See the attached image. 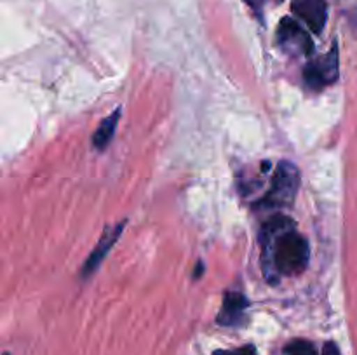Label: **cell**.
<instances>
[{
	"mask_svg": "<svg viewBox=\"0 0 357 355\" xmlns=\"http://www.w3.org/2000/svg\"><path fill=\"white\" fill-rule=\"evenodd\" d=\"M261 263L265 277L274 284V275H298L309 265V242L295 230L288 216H274L261 226Z\"/></svg>",
	"mask_w": 357,
	"mask_h": 355,
	"instance_id": "6da1fadb",
	"label": "cell"
},
{
	"mask_svg": "<svg viewBox=\"0 0 357 355\" xmlns=\"http://www.w3.org/2000/svg\"><path fill=\"white\" fill-rule=\"evenodd\" d=\"M300 188V173L298 167L295 164L282 160L279 162L278 169H275L274 176H272V183L265 197L257 205L268 209H279L288 207L295 202L296 194Z\"/></svg>",
	"mask_w": 357,
	"mask_h": 355,
	"instance_id": "7a4b0ae2",
	"label": "cell"
},
{
	"mask_svg": "<svg viewBox=\"0 0 357 355\" xmlns=\"http://www.w3.org/2000/svg\"><path fill=\"white\" fill-rule=\"evenodd\" d=\"M338 79V47L333 44V47L321 58L312 59L307 63L303 70V80L307 87L312 90H323L324 87L331 86Z\"/></svg>",
	"mask_w": 357,
	"mask_h": 355,
	"instance_id": "3957f363",
	"label": "cell"
},
{
	"mask_svg": "<svg viewBox=\"0 0 357 355\" xmlns=\"http://www.w3.org/2000/svg\"><path fill=\"white\" fill-rule=\"evenodd\" d=\"M278 42L281 45L282 51L289 52V54H312L314 42L307 30H303L296 21L291 17H284L278 28Z\"/></svg>",
	"mask_w": 357,
	"mask_h": 355,
	"instance_id": "277c9868",
	"label": "cell"
},
{
	"mask_svg": "<svg viewBox=\"0 0 357 355\" xmlns=\"http://www.w3.org/2000/svg\"><path fill=\"white\" fill-rule=\"evenodd\" d=\"M291 9L314 33L319 35L324 30L328 17L326 0H293Z\"/></svg>",
	"mask_w": 357,
	"mask_h": 355,
	"instance_id": "5b68a950",
	"label": "cell"
},
{
	"mask_svg": "<svg viewBox=\"0 0 357 355\" xmlns=\"http://www.w3.org/2000/svg\"><path fill=\"white\" fill-rule=\"evenodd\" d=\"M124 226H126V221H121V223H117V225L108 226V228L105 230V233L101 235L100 242L96 244L94 251L89 254V258H87L86 263H84L82 277H91V275H93V271L100 267L101 261H103L105 256L108 254V251H110L112 247H114V244L119 240V237H121Z\"/></svg>",
	"mask_w": 357,
	"mask_h": 355,
	"instance_id": "8992f818",
	"label": "cell"
},
{
	"mask_svg": "<svg viewBox=\"0 0 357 355\" xmlns=\"http://www.w3.org/2000/svg\"><path fill=\"white\" fill-rule=\"evenodd\" d=\"M250 306V301H248L246 296L243 292H234L229 291L223 296V305L222 310H220L218 317H216V322L220 326H239L244 320V315H246V310Z\"/></svg>",
	"mask_w": 357,
	"mask_h": 355,
	"instance_id": "52a82bcc",
	"label": "cell"
},
{
	"mask_svg": "<svg viewBox=\"0 0 357 355\" xmlns=\"http://www.w3.org/2000/svg\"><path fill=\"white\" fill-rule=\"evenodd\" d=\"M119 118H121V108L114 111L112 115H108L103 122L100 124V127L96 129V132L93 134V146L96 150H105L108 146V143L114 139L115 131H117Z\"/></svg>",
	"mask_w": 357,
	"mask_h": 355,
	"instance_id": "ba28073f",
	"label": "cell"
},
{
	"mask_svg": "<svg viewBox=\"0 0 357 355\" xmlns=\"http://www.w3.org/2000/svg\"><path fill=\"white\" fill-rule=\"evenodd\" d=\"M286 355H319L314 343L307 340H293L284 347Z\"/></svg>",
	"mask_w": 357,
	"mask_h": 355,
	"instance_id": "9c48e42d",
	"label": "cell"
},
{
	"mask_svg": "<svg viewBox=\"0 0 357 355\" xmlns=\"http://www.w3.org/2000/svg\"><path fill=\"white\" fill-rule=\"evenodd\" d=\"M213 355H257V348L255 345H244V347L234 348V350H216Z\"/></svg>",
	"mask_w": 357,
	"mask_h": 355,
	"instance_id": "30bf717a",
	"label": "cell"
},
{
	"mask_svg": "<svg viewBox=\"0 0 357 355\" xmlns=\"http://www.w3.org/2000/svg\"><path fill=\"white\" fill-rule=\"evenodd\" d=\"M244 2H246L248 6L251 7V10H253L255 14H257L258 19H261V17H264V3H265V0H244Z\"/></svg>",
	"mask_w": 357,
	"mask_h": 355,
	"instance_id": "8fae6325",
	"label": "cell"
},
{
	"mask_svg": "<svg viewBox=\"0 0 357 355\" xmlns=\"http://www.w3.org/2000/svg\"><path fill=\"white\" fill-rule=\"evenodd\" d=\"M323 355H342V354H340V350H338L337 343H333V341H328V343L323 347Z\"/></svg>",
	"mask_w": 357,
	"mask_h": 355,
	"instance_id": "7c38bea8",
	"label": "cell"
},
{
	"mask_svg": "<svg viewBox=\"0 0 357 355\" xmlns=\"http://www.w3.org/2000/svg\"><path fill=\"white\" fill-rule=\"evenodd\" d=\"M3 355H9V354H3Z\"/></svg>",
	"mask_w": 357,
	"mask_h": 355,
	"instance_id": "4fadbf2b",
	"label": "cell"
}]
</instances>
